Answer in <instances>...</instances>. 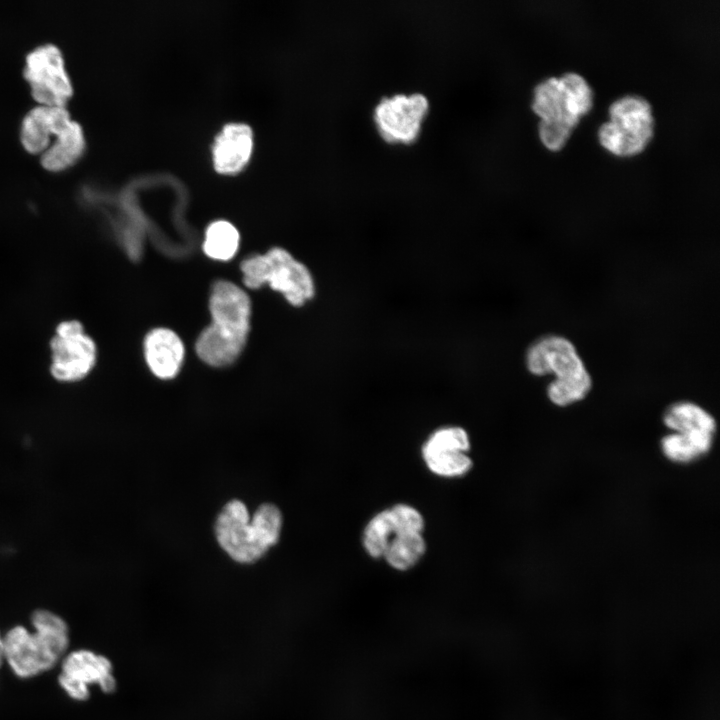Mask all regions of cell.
I'll return each instance as SVG.
<instances>
[{"label":"cell","instance_id":"17","mask_svg":"<svg viewBox=\"0 0 720 720\" xmlns=\"http://www.w3.org/2000/svg\"><path fill=\"white\" fill-rule=\"evenodd\" d=\"M426 549L424 529L401 527L388 541L381 559L397 571H407L421 561Z\"/></svg>","mask_w":720,"mask_h":720},{"label":"cell","instance_id":"4","mask_svg":"<svg viewBox=\"0 0 720 720\" xmlns=\"http://www.w3.org/2000/svg\"><path fill=\"white\" fill-rule=\"evenodd\" d=\"M592 90L577 73H565L540 82L534 88L533 111L540 116L539 136L552 151L566 143L579 119L592 107Z\"/></svg>","mask_w":720,"mask_h":720},{"label":"cell","instance_id":"1","mask_svg":"<svg viewBox=\"0 0 720 720\" xmlns=\"http://www.w3.org/2000/svg\"><path fill=\"white\" fill-rule=\"evenodd\" d=\"M209 309L212 322L199 335L196 352L211 366H226L238 358L246 344L250 299L237 285L222 280L212 287Z\"/></svg>","mask_w":720,"mask_h":720},{"label":"cell","instance_id":"11","mask_svg":"<svg viewBox=\"0 0 720 720\" xmlns=\"http://www.w3.org/2000/svg\"><path fill=\"white\" fill-rule=\"evenodd\" d=\"M470 448V437L464 428L444 426L427 437L421 447V456L432 474L454 479L465 476L472 469Z\"/></svg>","mask_w":720,"mask_h":720},{"label":"cell","instance_id":"3","mask_svg":"<svg viewBox=\"0 0 720 720\" xmlns=\"http://www.w3.org/2000/svg\"><path fill=\"white\" fill-rule=\"evenodd\" d=\"M527 370L535 376L552 374L548 399L565 407L583 400L592 389V377L576 346L568 338L548 334L532 342L525 353Z\"/></svg>","mask_w":720,"mask_h":720},{"label":"cell","instance_id":"8","mask_svg":"<svg viewBox=\"0 0 720 720\" xmlns=\"http://www.w3.org/2000/svg\"><path fill=\"white\" fill-rule=\"evenodd\" d=\"M50 373L59 382L86 378L97 361V346L83 324L74 319L60 322L50 340Z\"/></svg>","mask_w":720,"mask_h":720},{"label":"cell","instance_id":"6","mask_svg":"<svg viewBox=\"0 0 720 720\" xmlns=\"http://www.w3.org/2000/svg\"><path fill=\"white\" fill-rule=\"evenodd\" d=\"M216 538L223 550L235 561L251 563L258 560L274 544L277 537L257 513L250 518L243 502H228L216 520Z\"/></svg>","mask_w":720,"mask_h":720},{"label":"cell","instance_id":"16","mask_svg":"<svg viewBox=\"0 0 720 720\" xmlns=\"http://www.w3.org/2000/svg\"><path fill=\"white\" fill-rule=\"evenodd\" d=\"M252 146V131L247 125H227L218 135L213 148L216 170L225 174L239 171L248 162Z\"/></svg>","mask_w":720,"mask_h":720},{"label":"cell","instance_id":"5","mask_svg":"<svg viewBox=\"0 0 720 720\" xmlns=\"http://www.w3.org/2000/svg\"><path fill=\"white\" fill-rule=\"evenodd\" d=\"M240 268L246 287L256 289L267 283L292 305H303L314 296L315 287L309 270L282 248L251 256L242 261Z\"/></svg>","mask_w":720,"mask_h":720},{"label":"cell","instance_id":"22","mask_svg":"<svg viewBox=\"0 0 720 720\" xmlns=\"http://www.w3.org/2000/svg\"><path fill=\"white\" fill-rule=\"evenodd\" d=\"M4 662V653H3V641H2V635L0 634V666Z\"/></svg>","mask_w":720,"mask_h":720},{"label":"cell","instance_id":"19","mask_svg":"<svg viewBox=\"0 0 720 720\" xmlns=\"http://www.w3.org/2000/svg\"><path fill=\"white\" fill-rule=\"evenodd\" d=\"M663 422L675 433H707L714 435L716 422L703 407L690 401L671 404L663 414Z\"/></svg>","mask_w":720,"mask_h":720},{"label":"cell","instance_id":"9","mask_svg":"<svg viewBox=\"0 0 720 720\" xmlns=\"http://www.w3.org/2000/svg\"><path fill=\"white\" fill-rule=\"evenodd\" d=\"M428 111L429 102L423 94H395L378 102L373 120L386 142L410 144L418 138Z\"/></svg>","mask_w":720,"mask_h":720},{"label":"cell","instance_id":"20","mask_svg":"<svg viewBox=\"0 0 720 720\" xmlns=\"http://www.w3.org/2000/svg\"><path fill=\"white\" fill-rule=\"evenodd\" d=\"M712 443V434L672 432L662 438L661 449L670 461L689 463L706 454Z\"/></svg>","mask_w":720,"mask_h":720},{"label":"cell","instance_id":"12","mask_svg":"<svg viewBox=\"0 0 720 720\" xmlns=\"http://www.w3.org/2000/svg\"><path fill=\"white\" fill-rule=\"evenodd\" d=\"M58 683L66 694L76 701H85L90 695L89 686L98 684L104 692L115 688L110 662L102 655L87 649L65 654Z\"/></svg>","mask_w":720,"mask_h":720},{"label":"cell","instance_id":"2","mask_svg":"<svg viewBox=\"0 0 720 720\" xmlns=\"http://www.w3.org/2000/svg\"><path fill=\"white\" fill-rule=\"evenodd\" d=\"M33 632L17 625L2 636L4 661L19 678H31L52 669L65 656L69 629L65 620L46 609L31 616Z\"/></svg>","mask_w":720,"mask_h":720},{"label":"cell","instance_id":"18","mask_svg":"<svg viewBox=\"0 0 720 720\" xmlns=\"http://www.w3.org/2000/svg\"><path fill=\"white\" fill-rule=\"evenodd\" d=\"M53 145L41 156L42 165L51 171H60L74 164L85 150V137L80 124L71 120L58 134Z\"/></svg>","mask_w":720,"mask_h":720},{"label":"cell","instance_id":"21","mask_svg":"<svg viewBox=\"0 0 720 720\" xmlns=\"http://www.w3.org/2000/svg\"><path fill=\"white\" fill-rule=\"evenodd\" d=\"M239 247V233L227 221L213 222L206 230L203 250L215 260L227 261L236 254Z\"/></svg>","mask_w":720,"mask_h":720},{"label":"cell","instance_id":"13","mask_svg":"<svg viewBox=\"0 0 720 720\" xmlns=\"http://www.w3.org/2000/svg\"><path fill=\"white\" fill-rule=\"evenodd\" d=\"M402 526L425 528V519L416 507L406 503H397L377 512L363 529L364 551L373 559H381L391 536Z\"/></svg>","mask_w":720,"mask_h":720},{"label":"cell","instance_id":"14","mask_svg":"<svg viewBox=\"0 0 720 720\" xmlns=\"http://www.w3.org/2000/svg\"><path fill=\"white\" fill-rule=\"evenodd\" d=\"M64 106L40 105L29 111L24 117L20 138L25 149L32 153L44 152L49 145L51 135L62 131L71 121Z\"/></svg>","mask_w":720,"mask_h":720},{"label":"cell","instance_id":"10","mask_svg":"<svg viewBox=\"0 0 720 720\" xmlns=\"http://www.w3.org/2000/svg\"><path fill=\"white\" fill-rule=\"evenodd\" d=\"M24 76L41 105L64 106L72 95L63 55L53 44L39 46L26 56Z\"/></svg>","mask_w":720,"mask_h":720},{"label":"cell","instance_id":"15","mask_svg":"<svg viewBox=\"0 0 720 720\" xmlns=\"http://www.w3.org/2000/svg\"><path fill=\"white\" fill-rule=\"evenodd\" d=\"M146 362L153 374L161 379L175 377L183 363L184 345L179 336L167 328L150 331L144 340Z\"/></svg>","mask_w":720,"mask_h":720},{"label":"cell","instance_id":"7","mask_svg":"<svg viewBox=\"0 0 720 720\" xmlns=\"http://www.w3.org/2000/svg\"><path fill=\"white\" fill-rule=\"evenodd\" d=\"M610 121L598 132L600 143L617 156L643 151L653 136L654 120L649 102L637 95L624 96L609 108Z\"/></svg>","mask_w":720,"mask_h":720}]
</instances>
